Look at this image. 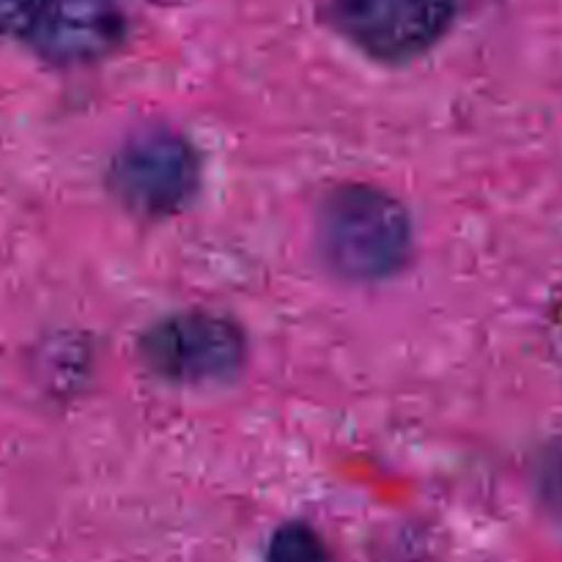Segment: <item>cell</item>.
<instances>
[{
	"label": "cell",
	"instance_id": "6da1fadb",
	"mask_svg": "<svg viewBox=\"0 0 562 562\" xmlns=\"http://www.w3.org/2000/svg\"><path fill=\"white\" fill-rule=\"evenodd\" d=\"M456 0H329V20L376 60L404 64L448 33Z\"/></svg>",
	"mask_w": 562,
	"mask_h": 562
},
{
	"label": "cell",
	"instance_id": "7a4b0ae2",
	"mask_svg": "<svg viewBox=\"0 0 562 562\" xmlns=\"http://www.w3.org/2000/svg\"><path fill=\"white\" fill-rule=\"evenodd\" d=\"M324 239L335 263L355 274H382L404 258L406 220L390 198L344 192L324 217Z\"/></svg>",
	"mask_w": 562,
	"mask_h": 562
},
{
	"label": "cell",
	"instance_id": "3957f363",
	"mask_svg": "<svg viewBox=\"0 0 562 562\" xmlns=\"http://www.w3.org/2000/svg\"><path fill=\"white\" fill-rule=\"evenodd\" d=\"M115 179L132 206L168 212L190 192L192 157L173 137H148L121 157Z\"/></svg>",
	"mask_w": 562,
	"mask_h": 562
},
{
	"label": "cell",
	"instance_id": "277c9868",
	"mask_svg": "<svg viewBox=\"0 0 562 562\" xmlns=\"http://www.w3.org/2000/svg\"><path fill=\"white\" fill-rule=\"evenodd\" d=\"M154 366L176 379H214L239 360V335L209 318H179L165 324L148 344Z\"/></svg>",
	"mask_w": 562,
	"mask_h": 562
},
{
	"label": "cell",
	"instance_id": "5b68a950",
	"mask_svg": "<svg viewBox=\"0 0 562 562\" xmlns=\"http://www.w3.org/2000/svg\"><path fill=\"white\" fill-rule=\"evenodd\" d=\"M58 5L60 0H0V36L25 42L33 49Z\"/></svg>",
	"mask_w": 562,
	"mask_h": 562
},
{
	"label": "cell",
	"instance_id": "8992f818",
	"mask_svg": "<svg viewBox=\"0 0 562 562\" xmlns=\"http://www.w3.org/2000/svg\"><path fill=\"white\" fill-rule=\"evenodd\" d=\"M269 562H333V558L311 527L285 525L269 543Z\"/></svg>",
	"mask_w": 562,
	"mask_h": 562
},
{
	"label": "cell",
	"instance_id": "52a82bcc",
	"mask_svg": "<svg viewBox=\"0 0 562 562\" xmlns=\"http://www.w3.org/2000/svg\"><path fill=\"white\" fill-rule=\"evenodd\" d=\"M558 344H560V349H562V313H560V318H558Z\"/></svg>",
	"mask_w": 562,
	"mask_h": 562
}]
</instances>
